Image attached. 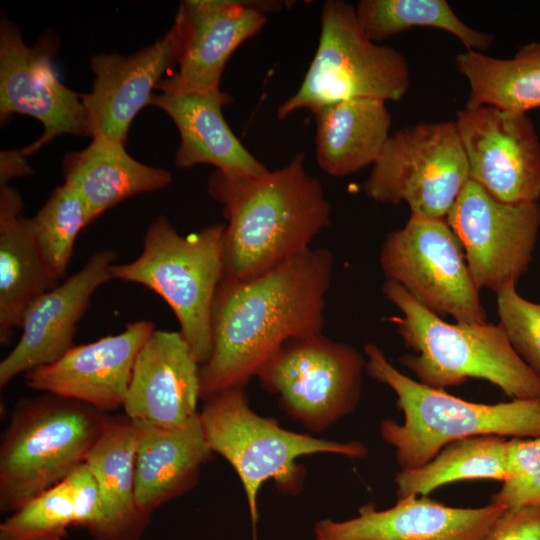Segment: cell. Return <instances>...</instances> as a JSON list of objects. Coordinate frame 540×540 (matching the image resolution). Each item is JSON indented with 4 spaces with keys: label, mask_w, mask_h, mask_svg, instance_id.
<instances>
[{
    "label": "cell",
    "mask_w": 540,
    "mask_h": 540,
    "mask_svg": "<svg viewBox=\"0 0 540 540\" xmlns=\"http://www.w3.org/2000/svg\"><path fill=\"white\" fill-rule=\"evenodd\" d=\"M334 259L309 248L257 277L221 281L211 310L212 353L200 370V397L251 377L290 340L322 334Z\"/></svg>",
    "instance_id": "1"
},
{
    "label": "cell",
    "mask_w": 540,
    "mask_h": 540,
    "mask_svg": "<svg viewBox=\"0 0 540 540\" xmlns=\"http://www.w3.org/2000/svg\"><path fill=\"white\" fill-rule=\"evenodd\" d=\"M208 192L227 221L223 281L270 271L308 250L330 223L331 206L319 180L307 173L303 153L259 176L228 177L216 170Z\"/></svg>",
    "instance_id": "2"
},
{
    "label": "cell",
    "mask_w": 540,
    "mask_h": 540,
    "mask_svg": "<svg viewBox=\"0 0 540 540\" xmlns=\"http://www.w3.org/2000/svg\"><path fill=\"white\" fill-rule=\"evenodd\" d=\"M364 352L366 372L395 393L404 416L401 423L386 419L379 427L401 470L421 467L447 444L468 437H540V398L496 404L466 401L405 375L375 343H367Z\"/></svg>",
    "instance_id": "3"
},
{
    "label": "cell",
    "mask_w": 540,
    "mask_h": 540,
    "mask_svg": "<svg viewBox=\"0 0 540 540\" xmlns=\"http://www.w3.org/2000/svg\"><path fill=\"white\" fill-rule=\"evenodd\" d=\"M383 295L401 312L389 320L413 351L398 358L416 380L436 389L483 379L512 399L540 398V378L511 346L499 324L448 323L386 280Z\"/></svg>",
    "instance_id": "4"
},
{
    "label": "cell",
    "mask_w": 540,
    "mask_h": 540,
    "mask_svg": "<svg viewBox=\"0 0 540 540\" xmlns=\"http://www.w3.org/2000/svg\"><path fill=\"white\" fill-rule=\"evenodd\" d=\"M199 418L205 440L213 454L221 455L235 470L243 486L252 527L257 539L258 495L272 481L284 495H298L306 469L304 456L336 454L364 458L367 447L358 441L341 442L285 429L256 413L242 387L224 390L205 401Z\"/></svg>",
    "instance_id": "5"
},
{
    "label": "cell",
    "mask_w": 540,
    "mask_h": 540,
    "mask_svg": "<svg viewBox=\"0 0 540 540\" xmlns=\"http://www.w3.org/2000/svg\"><path fill=\"white\" fill-rule=\"evenodd\" d=\"M107 417L50 393L19 399L0 441V511L15 512L85 463Z\"/></svg>",
    "instance_id": "6"
},
{
    "label": "cell",
    "mask_w": 540,
    "mask_h": 540,
    "mask_svg": "<svg viewBox=\"0 0 540 540\" xmlns=\"http://www.w3.org/2000/svg\"><path fill=\"white\" fill-rule=\"evenodd\" d=\"M225 228L214 223L182 235L159 216L146 230L141 254L111 266L112 279L143 285L167 302L201 366L212 353L211 310L223 280Z\"/></svg>",
    "instance_id": "7"
},
{
    "label": "cell",
    "mask_w": 540,
    "mask_h": 540,
    "mask_svg": "<svg viewBox=\"0 0 540 540\" xmlns=\"http://www.w3.org/2000/svg\"><path fill=\"white\" fill-rule=\"evenodd\" d=\"M407 60L396 49L371 41L362 30L355 6L328 0L321 11L319 44L294 95L278 106V119L352 98L398 101L408 91Z\"/></svg>",
    "instance_id": "8"
},
{
    "label": "cell",
    "mask_w": 540,
    "mask_h": 540,
    "mask_svg": "<svg viewBox=\"0 0 540 540\" xmlns=\"http://www.w3.org/2000/svg\"><path fill=\"white\" fill-rule=\"evenodd\" d=\"M469 180L455 122H421L390 136L363 190L378 202H406L411 215L442 219Z\"/></svg>",
    "instance_id": "9"
},
{
    "label": "cell",
    "mask_w": 540,
    "mask_h": 540,
    "mask_svg": "<svg viewBox=\"0 0 540 540\" xmlns=\"http://www.w3.org/2000/svg\"><path fill=\"white\" fill-rule=\"evenodd\" d=\"M365 368L354 347L321 334L288 341L256 376L291 418L322 432L355 411Z\"/></svg>",
    "instance_id": "10"
},
{
    "label": "cell",
    "mask_w": 540,
    "mask_h": 540,
    "mask_svg": "<svg viewBox=\"0 0 540 540\" xmlns=\"http://www.w3.org/2000/svg\"><path fill=\"white\" fill-rule=\"evenodd\" d=\"M379 261L386 280L401 285L431 312L457 322H487L480 289L445 218L410 215L402 228L387 234Z\"/></svg>",
    "instance_id": "11"
},
{
    "label": "cell",
    "mask_w": 540,
    "mask_h": 540,
    "mask_svg": "<svg viewBox=\"0 0 540 540\" xmlns=\"http://www.w3.org/2000/svg\"><path fill=\"white\" fill-rule=\"evenodd\" d=\"M479 289L516 286L532 262L540 204L501 202L469 180L446 216Z\"/></svg>",
    "instance_id": "12"
},
{
    "label": "cell",
    "mask_w": 540,
    "mask_h": 540,
    "mask_svg": "<svg viewBox=\"0 0 540 540\" xmlns=\"http://www.w3.org/2000/svg\"><path fill=\"white\" fill-rule=\"evenodd\" d=\"M55 43L42 38L28 46L20 29L6 18L0 24V119L14 114L37 119L42 135L20 149L27 157L63 134L89 136L81 94L65 86L53 63Z\"/></svg>",
    "instance_id": "13"
},
{
    "label": "cell",
    "mask_w": 540,
    "mask_h": 540,
    "mask_svg": "<svg viewBox=\"0 0 540 540\" xmlns=\"http://www.w3.org/2000/svg\"><path fill=\"white\" fill-rule=\"evenodd\" d=\"M454 122L471 181L501 202H538L540 141L527 113L464 107Z\"/></svg>",
    "instance_id": "14"
},
{
    "label": "cell",
    "mask_w": 540,
    "mask_h": 540,
    "mask_svg": "<svg viewBox=\"0 0 540 540\" xmlns=\"http://www.w3.org/2000/svg\"><path fill=\"white\" fill-rule=\"evenodd\" d=\"M276 0H186L174 23L180 34L177 70L158 91L209 92L220 89L225 66L233 52L258 34L266 13L284 8Z\"/></svg>",
    "instance_id": "15"
},
{
    "label": "cell",
    "mask_w": 540,
    "mask_h": 540,
    "mask_svg": "<svg viewBox=\"0 0 540 540\" xmlns=\"http://www.w3.org/2000/svg\"><path fill=\"white\" fill-rule=\"evenodd\" d=\"M154 330L153 322L140 320L119 334L74 345L57 361L27 371L25 383L105 413L116 410L125 403L137 355Z\"/></svg>",
    "instance_id": "16"
},
{
    "label": "cell",
    "mask_w": 540,
    "mask_h": 540,
    "mask_svg": "<svg viewBox=\"0 0 540 540\" xmlns=\"http://www.w3.org/2000/svg\"><path fill=\"white\" fill-rule=\"evenodd\" d=\"M116 258L117 252L110 249L94 253L78 272L30 304L19 341L0 362L1 387L21 373L57 361L74 346L78 323L95 291L112 279Z\"/></svg>",
    "instance_id": "17"
},
{
    "label": "cell",
    "mask_w": 540,
    "mask_h": 540,
    "mask_svg": "<svg viewBox=\"0 0 540 540\" xmlns=\"http://www.w3.org/2000/svg\"><path fill=\"white\" fill-rule=\"evenodd\" d=\"M179 50V29L173 23L162 37L136 53L94 55L92 88L81 94L89 136L125 142L136 115L151 103L153 91L177 65Z\"/></svg>",
    "instance_id": "18"
},
{
    "label": "cell",
    "mask_w": 540,
    "mask_h": 540,
    "mask_svg": "<svg viewBox=\"0 0 540 540\" xmlns=\"http://www.w3.org/2000/svg\"><path fill=\"white\" fill-rule=\"evenodd\" d=\"M200 370L180 332L155 329L137 355L124 414L159 428L186 425L199 414Z\"/></svg>",
    "instance_id": "19"
},
{
    "label": "cell",
    "mask_w": 540,
    "mask_h": 540,
    "mask_svg": "<svg viewBox=\"0 0 540 540\" xmlns=\"http://www.w3.org/2000/svg\"><path fill=\"white\" fill-rule=\"evenodd\" d=\"M505 509L447 506L427 497L399 499L378 510L370 503L356 517L316 522L315 540H481Z\"/></svg>",
    "instance_id": "20"
},
{
    "label": "cell",
    "mask_w": 540,
    "mask_h": 540,
    "mask_svg": "<svg viewBox=\"0 0 540 540\" xmlns=\"http://www.w3.org/2000/svg\"><path fill=\"white\" fill-rule=\"evenodd\" d=\"M232 101L221 89L209 92L154 94L150 105L164 111L175 123L180 143L175 164L190 168L209 164L228 177H252L269 170L239 141L227 124L223 107Z\"/></svg>",
    "instance_id": "21"
},
{
    "label": "cell",
    "mask_w": 540,
    "mask_h": 540,
    "mask_svg": "<svg viewBox=\"0 0 540 540\" xmlns=\"http://www.w3.org/2000/svg\"><path fill=\"white\" fill-rule=\"evenodd\" d=\"M138 441L135 497L141 510L154 509L192 490L202 466L212 459L199 414L186 425L159 428L135 422Z\"/></svg>",
    "instance_id": "22"
},
{
    "label": "cell",
    "mask_w": 540,
    "mask_h": 540,
    "mask_svg": "<svg viewBox=\"0 0 540 540\" xmlns=\"http://www.w3.org/2000/svg\"><path fill=\"white\" fill-rule=\"evenodd\" d=\"M16 189L0 186V343L9 345L30 304L58 285L22 215Z\"/></svg>",
    "instance_id": "23"
},
{
    "label": "cell",
    "mask_w": 540,
    "mask_h": 540,
    "mask_svg": "<svg viewBox=\"0 0 540 540\" xmlns=\"http://www.w3.org/2000/svg\"><path fill=\"white\" fill-rule=\"evenodd\" d=\"M63 173L64 183L82 197L93 221L130 197L172 182L169 171L137 161L125 142L106 136L93 137L84 149L67 153Z\"/></svg>",
    "instance_id": "24"
},
{
    "label": "cell",
    "mask_w": 540,
    "mask_h": 540,
    "mask_svg": "<svg viewBox=\"0 0 540 540\" xmlns=\"http://www.w3.org/2000/svg\"><path fill=\"white\" fill-rule=\"evenodd\" d=\"M313 114L316 160L330 176H347L373 165L391 136L392 117L382 100L346 99Z\"/></svg>",
    "instance_id": "25"
},
{
    "label": "cell",
    "mask_w": 540,
    "mask_h": 540,
    "mask_svg": "<svg viewBox=\"0 0 540 540\" xmlns=\"http://www.w3.org/2000/svg\"><path fill=\"white\" fill-rule=\"evenodd\" d=\"M137 441L133 420L108 415L85 461L100 489L108 540H141L151 522L152 514L141 510L135 497Z\"/></svg>",
    "instance_id": "26"
},
{
    "label": "cell",
    "mask_w": 540,
    "mask_h": 540,
    "mask_svg": "<svg viewBox=\"0 0 540 540\" xmlns=\"http://www.w3.org/2000/svg\"><path fill=\"white\" fill-rule=\"evenodd\" d=\"M455 65L469 84L465 107L489 105L527 113L540 107V41L527 43L511 58L465 50Z\"/></svg>",
    "instance_id": "27"
},
{
    "label": "cell",
    "mask_w": 540,
    "mask_h": 540,
    "mask_svg": "<svg viewBox=\"0 0 540 540\" xmlns=\"http://www.w3.org/2000/svg\"><path fill=\"white\" fill-rule=\"evenodd\" d=\"M509 440L497 435L473 436L444 446L425 465L395 476L397 500L426 497L434 490L465 480L503 481L507 475Z\"/></svg>",
    "instance_id": "28"
},
{
    "label": "cell",
    "mask_w": 540,
    "mask_h": 540,
    "mask_svg": "<svg viewBox=\"0 0 540 540\" xmlns=\"http://www.w3.org/2000/svg\"><path fill=\"white\" fill-rule=\"evenodd\" d=\"M355 11L365 35L375 43L415 27L448 32L465 50L483 52L494 40L465 24L445 0H361Z\"/></svg>",
    "instance_id": "29"
},
{
    "label": "cell",
    "mask_w": 540,
    "mask_h": 540,
    "mask_svg": "<svg viewBox=\"0 0 540 540\" xmlns=\"http://www.w3.org/2000/svg\"><path fill=\"white\" fill-rule=\"evenodd\" d=\"M92 222L82 197L65 183L56 187L30 218L40 253L58 281L66 275L79 233Z\"/></svg>",
    "instance_id": "30"
},
{
    "label": "cell",
    "mask_w": 540,
    "mask_h": 540,
    "mask_svg": "<svg viewBox=\"0 0 540 540\" xmlns=\"http://www.w3.org/2000/svg\"><path fill=\"white\" fill-rule=\"evenodd\" d=\"M71 526L74 511L64 480L11 513L0 524V540H65Z\"/></svg>",
    "instance_id": "31"
},
{
    "label": "cell",
    "mask_w": 540,
    "mask_h": 540,
    "mask_svg": "<svg viewBox=\"0 0 540 540\" xmlns=\"http://www.w3.org/2000/svg\"><path fill=\"white\" fill-rule=\"evenodd\" d=\"M490 503L504 509L540 506V437L509 439L507 475Z\"/></svg>",
    "instance_id": "32"
},
{
    "label": "cell",
    "mask_w": 540,
    "mask_h": 540,
    "mask_svg": "<svg viewBox=\"0 0 540 540\" xmlns=\"http://www.w3.org/2000/svg\"><path fill=\"white\" fill-rule=\"evenodd\" d=\"M499 325L521 359L540 378V303L510 286L496 293Z\"/></svg>",
    "instance_id": "33"
},
{
    "label": "cell",
    "mask_w": 540,
    "mask_h": 540,
    "mask_svg": "<svg viewBox=\"0 0 540 540\" xmlns=\"http://www.w3.org/2000/svg\"><path fill=\"white\" fill-rule=\"evenodd\" d=\"M65 481L71 494L74 526L85 529L94 540H108L100 489L86 463L77 467Z\"/></svg>",
    "instance_id": "34"
},
{
    "label": "cell",
    "mask_w": 540,
    "mask_h": 540,
    "mask_svg": "<svg viewBox=\"0 0 540 540\" xmlns=\"http://www.w3.org/2000/svg\"><path fill=\"white\" fill-rule=\"evenodd\" d=\"M481 540H540V506L505 509Z\"/></svg>",
    "instance_id": "35"
},
{
    "label": "cell",
    "mask_w": 540,
    "mask_h": 540,
    "mask_svg": "<svg viewBox=\"0 0 540 540\" xmlns=\"http://www.w3.org/2000/svg\"><path fill=\"white\" fill-rule=\"evenodd\" d=\"M32 173L26 157L21 150H5L0 155V186L7 185L8 182L20 176H27Z\"/></svg>",
    "instance_id": "36"
}]
</instances>
